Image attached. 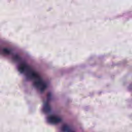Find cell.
<instances>
[{
  "label": "cell",
  "mask_w": 132,
  "mask_h": 132,
  "mask_svg": "<svg viewBox=\"0 0 132 132\" xmlns=\"http://www.w3.org/2000/svg\"><path fill=\"white\" fill-rule=\"evenodd\" d=\"M34 85L38 90H39L41 92H44L47 88L46 84L41 79L34 80Z\"/></svg>",
  "instance_id": "1"
},
{
  "label": "cell",
  "mask_w": 132,
  "mask_h": 132,
  "mask_svg": "<svg viewBox=\"0 0 132 132\" xmlns=\"http://www.w3.org/2000/svg\"><path fill=\"white\" fill-rule=\"evenodd\" d=\"M47 120L48 123L52 124H57L61 122V119L60 117L57 116L51 115L47 118Z\"/></svg>",
  "instance_id": "2"
},
{
  "label": "cell",
  "mask_w": 132,
  "mask_h": 132,
  "mask_svg": "<svg viewBox=\"0 0 132 132\" xmlns=\"http://www.w3.org/2000/svg\"><path fill=\"white\" fill-rule=\"evenodd\" d=\"M62 131H65V132H70L72 131L73 130L71 129V128L68 125H64L63 126V127L61 128Z\"/></svg>",
  "instance_id": "3"
},
{
  "label": "cell",
  "mask_w": 132,
  "mask_h": 132,
  "mask_svg": "<svg viewBox=\"0 0 132 132\" xmlns=\"http://www.w3.org/2000/svg\"><path fill=\"white\" fill-rule=\"evenodd\" d=\"M51 108H50V106L48 104H47L45 105V106H44V111L45 112H48L50 111Z\"/></svg>",
  "instance_id": "4"
},
{
  "label": "cell",
  "mask_w": 132,
  "mask_h": 132,
  "mask_svg": "<svg viewBox=\"0 0 132 132\" xmlns=\"http://www.w3.org/2000/svg\"><path fill=\"white\" fill-rule=\"evenodd\" d=\"M3 51L4 53H5V54H9L10 53L9 50H8L7 48H4L3 50Z\"/></svg>",
  "instance_id": "5"
}]
</instances>
